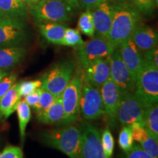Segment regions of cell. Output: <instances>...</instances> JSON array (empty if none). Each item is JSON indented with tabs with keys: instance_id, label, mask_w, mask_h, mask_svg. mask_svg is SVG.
Wrapping results in <instances>:
<instances>
[{
	"instance_id": "cell-45",
	"label": "cell",
	"mask_w": 158,
	"mask_h": 158,
	"mask_svg": "<svg viewBox=\"0 0 158 158\" xmlns=\"http://www.w3.org/2000/svg\"><path fill=\"white\" fill-rule=\"evenodd\" d=\"M20 1H21V2H24V3H25V2H26V0H20Z\"/></svg>"
},
{
	"instance_id": "cell-25",
	"label": "cell",
	"mask_w": 158,
	"mask_h": 158,
	"mask_svg": "<svg viewBox=\"0 0 158 158\" xmlns=\"http://www.w3.org/2000/svg\"><path fill=\"white\" fill-rule=\"evenodd\" d=\"M78 29L80 32L92 37L95 35L93 18L91 10H85L81 14L78 21Z\"/></svg>"
},
{
	"instance_id": "cell-36",
	"label": "cell",
	"mask_w": 158,
	"mask_h": 158,
	"mask_svg": "<svg viewBox=\"0 0 158 158\" xmlns=\"http://www.w3.org/2000/svg\"><path fill=\"white\" fill-rule=\"evenodd\" d=\"M0 158H23L22 150L16 146L9 145L0 153Z\"/></svg>"
},
{
	"instance_id": "cell-24",
	"label": "cell",
	"mask_w": 158,
	"mask_h": 158,
	"mask_svg": "<svg viewBox=\"0 0 158 158\" xmlns=\"http://www.w3.org/2000/svg\"><path fill=\"white\" fill-rule=\"evenodd\" d=\"M144 127L147 132L158 139V105L155 103L145 108Z\"/></svg>"
},
{
	"instance_id": "cell-16",
	"label": "cell",
	"mask_w": 158,
	"mask_h": 158,
	"mask_svg": "<svg viewBox=\"0 0 158 158\" xmlns=\"http://www.w3.org/2000/svg\"><path fill=\"white\" fill-rule=\"evenodd\" d=\"M91 11L96 35L107 38L113 19V4L110 2H104Z\"/></svg>"
},
{
	"instance_id": "cell-23",
	"label": "cell",
	"mask_w": 158,
	"mask_h": 158,
	"mask_svg": "<svg viewBox=\"0 0 158 158\" xmlns=\"http://www.w3.org/2000/svg\"><path fill=\"white\" fill-rule=\"evenodd\" d=\"M15 110L17 111L18 119H19L20 138L21 142L23 143L26 136V129L31 119V108L24 100H20Z\"/></svg>"
},
{
	"instance_id": "cell-8",
	"label": "cell",
	"mask_w": 158,
	"mask_h": 158,
	"mask_svg": "<svg viewBox=\"0 0 158 158\" xmlns=\"http://www.w3.org/2000/svg\"><path fill=\"white\" fill-rule=\"evenodd\" d=\"M77 72L61 94L64 109V117L61 124L64 125L74 123L79 114V102L83 77L80 69Z\"/></svg>"
},
{
	"instance_id": "cell-35",
	"label": "cell",
	"mask_w": 158,
	"mask_h": 158,
	"mask_svg": "<svg viewBox=\"0 0 158 158\" xmlns=\"http://www.w3.org/2000/svg\"><path fill=\"white\" fill-rule=\"evenodd\" d=\"M122 158H152L149 154L146 152L142 149L140 144L137 143H133V147L127 152H124V155Z\"/></svg>"
},
{
	"instance_id": "cell-3",
	"label": "cell",
	"mask_w": 158,
	"mask_h": 158,
	"mask_svg": "<svg viewBox=\"0 0 158 158\" xmlns=\"http://www.w3.org/2000/svg\"><path fill=\"white\" fill-rule=\"evenodd\" d=\"M133 93L144 108L158 102V68L145 59L135 82Z\"/></svg>"
},
{
	"instance_id": "cell-14",
	"label": "cell",
	"mask_w": 158,
	"mask_h": 158,
	"mask_svg": "<svg viewBox=\"0 0 158 158\" xmlns=\"http://www.w3.org/2000/svg\"><path fill=\"white\" fill-rule=\"evenodd\" d=\"M118 48L122 60L129 70L134 82H135L143 65V55L132 40L131 37L122 43Z\"/></svg>"
},
{
	"instance_id": "cell-13",
	"label": "cell",
	"mask_w": 158,
	"mask_h": 158,
	"mask_svg": "<svg viewBox=\"0 0 158 158\" xmlns=\"http://www.w3.org/2000/svg\"><path fill=\"white\" fill-rule=\"evenodd\" d=\"M102 104H103L104 114L110 127H116L117 124V113L122 94L116 85L110 78L100 87Z\"/></svg>"
},
{
	"instance_id": "cell-40",
	"label": "cell",
	"mask_w": 158,
	"mask_h": 158,
	"mask_svg": "<svg viewBox=\"0 0 158 158\" xmlns=\"http://www.w3.org/2000/svg\"><path fill=\"white\" fill-rule=\"evenodd\" d=\"M63 1L66 2L67 3H68L74 9H78L80 7L78 0H63Z\"/></svg>"
},
{
	"instance_id": "cell-22",
	"label": "cell",
	"mask_w": 158,
	"mask_h": 158,
	"mask_svg": "<svg viewBox=\"0 0 158 158\" xmlns=\"http://www.w3.org/2000/svg\"><path fill=\"white\" fill-rule=\"evenodd\" d=\"M27 15V7L20 0H0V18H21Z\"/></svg>"
},
{
	"instance_id": "cell-27",
	"label": "cell",
	"mask_w": 158,
	"mask_h": 158,
	"mask_svg": "<svg viewBox=\"0 0 158 158\" xmlns=\"http://www.w3.org/2000/svg\"><path fill=\"white\" fill-rule=\"evenodd\" d=\"M118 146L124 152H127L131 149L134 143V140L132 135L130 125L122 126L118 138Z\"/></svg>"
},
{
	"instance_id": "cell-2",
	"label": "cell",
	"mask_w": 158,
	"mask_h": 158,
	"mask_svg": "<svg viewBox=\"0 0 158 158\" xmlns=\"http://www.w3.org/2000/svg\"><path fill=\"white\" fill-rule=\"evenodd\" d=\"M41 138L43 143L62 152L70 158H81V132L73 124L48 130L43 133Z\"/></svg>"
},
{
	"instance_id": "cell-43",
	"label": "cell",
	"mask_w": 158,
	"mask_h": 158,
	"mask_svg": "<svg viewBox=\"0 0 158 158\" xmlns=\"http://www.w3.org/2000/svg\"><path fill=\"white\" fill-rule=\"evenodd\" d=\"M8 73H9L7 72V71H5V70H1V69H0V80H1L2 78H4L5 76H7Z\"/></svg>"
},
{
	"instance_id": "cell-12",
	"label": "cell",
	"mask_w": 158,
	"mask_h": 158,
	"mask_svg": "<svg viewBox=\"0 0 158 158\" xmlns=\"http://www.w3.org/2000/svg\"><path fill=\"white\" fill-rule=\"evenodd\" d=\"M81 132V158H106L101 143V133L95 126L84 122Z\"/></svg>"
},
{
	"instance_id": "cell-11",
	"label": "cell",
	"mask_w": 158,
	"mask_h": 158,
	"mask_svg": "<svg viewBox=\"0 0 158 158\" xmlns=\"http://www.w3.org/2000/svg\"><path fill=\"white\" fill-rule=\"evenodd\" d=\"M145 108L133 92L122 96L117 113V120L122 126L130 125L134 122L144 124Z\"/></svg>"
},
{
	"instance_id": "cell-32",
	"label": "cell",
	"mask_w": 158,
	"mask_h": 158,
	"mask_svg": "<svg viewBox=\"0 0 158 158\" xmlns=\"http://www.w3.org/2000/svg\"><path fill=\"white\" fill-rule=\"evenodd\" d=\"M131 4L141 14L150 15L155 10L154 0H131Z\"/></svg>"
},
{
	"instance_id": "cell-19",
	"label": "cell",
	"mask_w": 158,
	"mask_h": 158,
	"mask_svg": "<svg viewBox=\"0 0 158 158\" xmlns=\"http://www.w3.org/2000/svg\"><path fill=\"white\" fill-rule=\"evenodd\" d=\"M64 117L62 97L56 98L50 107L37 114V118L40 122L45 124H61Z\"/></svg>"
},
{
	"instance_id": "cell-4",
	"label": "cell",
	"mask_w": 158,
	"mask_h": 158,
	"mask_svg": "<svg viewBox=\"0 0 158 158\" xmlns=\"http://www.w3.org/2000/svg\"><path fill=\"white\" fill-rule=\"evenodd\" d=\"M29 12L37 23H65L72 19L73 10L63 0H43L29 7Z\"/></svg>"
},
{
	"instance_id": "cell-18",
	"label": "cell",
	"mask_w": 158,
	"mask_h": 158,
	"mask_svg": "<svg viewBox=\"0 0 158 158\" xmlns=\"http://www.w3.org/2000/svg\"><path fill=\"white\" fill-rule=\"evenodd\" d=\"M24 46L0 48V69L7 71L19 64L27 55Z\"/></svg>"
},
{
	"instance_id": "cell-9",
	"label": "cell",
	"mask_w": 158,
	"mask_h": 158,
	"mask_svg": "<svg viewBox=\"0 0 158 158\" xmlns=\"http://www.w3.org/2000/svg\"><path fill=\"white\" fill-rule=\"evenodd\" d=\"M79 114L89 121H94L104 115V108L100 88L83 79L79 102Z\"/></svg>"
},
{
	"instance_id": "cell-34",
	"label": "cell",
	"mask_w": 158,
	"mask_h": 158,
	"mask_svg": "<svg viewBox=\"0 0 158 158\" xmlns=\"http://www.w3.org/2000/svg\"><path fill=\"white\" fill-rule=\"evenodd\" d=\"M17 75L8 73L0 80V100L12 86L16 83Z\"/></svg>"
},
{
	"instance_id": "cell-28",
	"label": "cell",
	"mask_w": 158,
	"mask_h": 158,
	"mask_svg": "<svg viewBox=\"0 0 158 158\" xmlns=\"http://www.w3.org/2000/svg\"><path fill=\"white\" fill-rule=\"evenodd\" d=\"M101 143L106 158H111L114 149V139L108 127H106L101 134Z\"/></svg>"
},
{
	"instance_id": "cell-39",
	"label": "cell",
	"mask_w": 158,
	"mask_h": 158,
	"mask_svg": "<svg viewBox=\"0 0 158 158\" xmlns=\"http://www.w3.org/2000/svg\"><path fill=\"white\" fill-rule=\"evenodd\" d=\"M144 59L153 63L156 67L158 68V49L157 47L154 48L151 50L146 51L143 53Z\"/></svg>"
},
{
	"instance_id": "cell-10",
	"label": "cell",
	"mask_w": 158,
	"mask_h": 158,
	"mask_svg": "<svg viewBox=\"0 0 158 158\" xmlns=\"http://www.w3.org/2000/svg\"><path fill=\"white\" fill-rule=\"evenodd\" d=\"M109 68L110 78L115 83L122 96L124 94L133 92L135 82L122 60L118 48L110 55Z\"/></svg>"
},
{
	"instance_id": "cell-5",
	"label": "cell",
	"mask_w": 158,
	"mask_h": 158,
	"mask_svg": "<svg viewBox=\"0 0 158 158\" xmlns=\"http://www.w3.org/2000/svg\"><path fill=\"white\" fill-rule=\"evenodd\" d=\"M75 63L65 61L57 63L41 76L42 89L50 92L55 98L60 96L73 76Z\"/></svg>"
},
{
	"instance_id": "cell-29",
	"label": "cell",
	"mask_w": 158,
	"mask_h": 158,
	"mask_svg": "<svg viewBox=\"0 0 158 158\" xmlns=\"http://www.w3.org/2000/svg\"><path fill=\"white\" fill-rule=\"evenodd\" d=\"M42 81L40 79L32 81H23L17 83L18 93L20 97H25L28 94L32 93L37 89L41 88Z\"/></svg>"
},
{
	"instance_id": "cell-33",
	"label": "cell",
	"mask_w": 158,
	"mask_h": 158,
	"mask_svg": "<svg viewBox=\"0 0 158 158\" xmlns=\"http://www.w3.org/2000/svg\"><path fill=\"white\" fill-rule=\"evenodd\" d=\"M130 127H131L132 135H133V140L138 143L142 141H143L148 136V132L144 124L140 122H134L132 124H130Z\"/></svg>"
},
{
	"instance_id": "cell-41",
	"label": "cell",
	"mask_w": 158,
	"mask_h": 158,
	"mask_svg": "<svg viewBox=\"0 0 158 158\" xmlns=\"http://www.w3.org/2000/svg\"><path fill=\"white\" fill-rule=\"evenodd\" d=\"M41 1H43V0H26L25 2V4L28 7H30L31 6L36 5V4L40 2Z\"/></svg>"
},
{
	"instance_id": "cell-15",
	"label": "cell",
	"mask_w": 158,
	"mask_h": 158,
	"mask_svg": "<svg viewBox=\"0 0 158 158\" xmlns=\"http://www.w3.org/2000/svg\"><path fill=\"white\" fill-rule=\"evenodd\" d=\"M81 70L84 81L100 88L110 78L109 57L93 62Z\"/></svg>"
},
{
	"instance_id": "cell-20",
	"label": "cell",
	"mask_w": 158,
	"mask_h": 158,
	"mask_svg": "<svg viewBox=\"0 0 158 158\" xmlns=\"http://www.w3.org/2000/svg\"><path fill=\"white\" fill-rule=\"evenodd\" d=\"M20 100L21 97L18 93L17 83H15L0 100V120L7 119L14 113Z\"/></svg>"
},
{
	"instance_id": "cell-42",
	"label": "cell",
	"mask_w": 158,
	"mask_h": 158,
	"mask_svg": "<svg viewBox=\"0 0 158 158\" xmlns=\"http://www.w3.org/2000/svg\"><path fill=\"white\" fill-rule=\"evenodd\" d=\"M110 2L112 4H126L131 3V0H110Z\"/></svg>"
},
{
	"instance_id": "cell-30",
	"label": "cell",
	"mask_w": 158,
	"mask_h": 158,
	"mask_svg": "<svg viewBox=\"0 0 158 158\" xmlns=\"http://www.w3.org/2000/svg\"><path fill=\"white\" fill-rule=\"evenodd\" d=\"M142 149L152 158H158V143L157 138H155L151 134H148V136L143 141L139 143Z\"/></svg>"
},
{
	"instance_id": "cell-44",
	"label": "cell",
	"mask_w": 158,
	"mask_h": 158,
	"mask_svg": "<svg viewBox=\"0 0 158 158\" xmlns=\"http://www.w3.org/2000/svg\"><path fill=\"white\" fill-rule=\"evenodd\" d=\"M157 5H158V0H154V7H155H155L157 8Z\"/></svg>"
},
{
	"instance_id": "cell-31",
	"label": "cell",
	"mask_w": 158,
	"mask_h": 158,
	"mask_svg": "<svg viewBox=\"0 0 158 158\" xmlns=\"http://www.w3.org/2000/svg\"><path fill=\"white\" fill-rule=\"evenodd\" d=\"M55 99H56V98L53 94H51L50 92H47L46 90L43 89L39 101L36 106L33 108V109L35 110L36 114L43 111V110L47 109L48 107H50L51 104L54 102Z\"/></svg>"
},
{
	"instance_id": "cell-1",
	"label": "cell",
	"mask_w": 158,
	"mask_h": 158,
	"mask_svg": "<svg viewBox=\"0 0 158 158\" xmlns=\"http://www.w3.org/2000/svg\"><path fill=\"white\" fill-rule=\"evenodd\" d=\"M114 13L111 26L107 39L117 48L131 37L138 25L141 24V13L131 3L113 4Z\"/></svg>"
},
{
	"instance_id": "cell-37",
	"label": "cell",
	"mask_w": 158,
	"mask_h": 158,
	"mask_svg": "<svg viewBox=\"0 0 158 158\" xmlns=\"http://www.w3.org/2000/svg\"><path fill=\"white\" fill-rule=\"evenodd\" d=\"M79 5L86 10H92L104 2L110 0H78Z\"/></svg>"
},
{
	"instance_id": "cell-17",
	"label": "cell",
	"mask_w": 158,
	"mask_h": 158,
	"mask_svg": "<svg viewBox=\"0 0 158 158\" xmlns=\"http://www.w3.org/2000/svg\"><path fill=\"white\" fill-rule=\"evenodd\" d=\"M131 39L142 53L157 47V32L152 27L140 24L131 35Z\"/></svg>"
},
{
	"instance_id": "cell-38",
	"label": "cell",
	"mask_w": 158,
	"mask_h": 158,
	"mask_svg": "<svg viewBox=\"0 0 158 158\" xmlns=\"http://www.w3.org/2000/svg\"><path fill=\"white\" fill-rule=\"evenodd\" d=\"M42 89L39 88L37 90H35V92H33L32 93L28 94V95L25 96L24 100L27 104L31 108H34L36 106L37 102H38L40 98L41 92H42Z\"/></svg>"
},
{
	"instance_id": "cell-21",
	"label": "cell",
	"mask_w": 158,
	"mask_h": 158,
	"mask_svg": "<svg viewBox=\"0 0 158 158\" xmlns=\"http://www.w3.org/2000/svg\"><path fill=\"white\" fill-rule=\"evenodd\" d=\"M38 27L42 36L48 43L56 45H60L67 29L63 23L54 22L39 23Z\"/></svg>"
},
{
	"instance_id": "cell-7",
	"label": "cell",
	"mask_w": 158,
	"mask_h": 158,
	"mask_svg": "<svg viewBox=\"0 0 158 158\" xmlns=\"http://www.w3.org/2000/svg\"><path fill=\"white\" fill-rule=\"evenodd\" d=\"M28 37L24 19L0 18V48L24 46Z\"/></svg>"
},
{
	"instance_id": "cell-6",
	"label": "cell",
	"mask_w": 158,
	"mask_h": 158,
	"mask_svg": "<svg viewBox=\"0 0 158 158\" xmlns=\"http://www.w3.org/2000/svg\"><path fill=\"white\" fill-rule=\"evenodd\" d=\"M76 48L77 61L80 70L99 59L108 58L116 49L107 38L96 35Z\"/></svg>"
},
{
	"instance_id": "cell-26",
	"label": "cell",
	"mask_w": 158,
	"mask_h": 158,
	"mask_svg": "<svg viewBox=\"0 0 158 158\" xmlns=\"http://www.w3.org/2000/svg\"><path fill=\"white\" fill-rule=\"evenodd\" d=\"M84 42V41L83 40L80 31L78 29L67 27L60 45H65V46L78 47L82 45Z\"/></svg>"
}]
</instances>
